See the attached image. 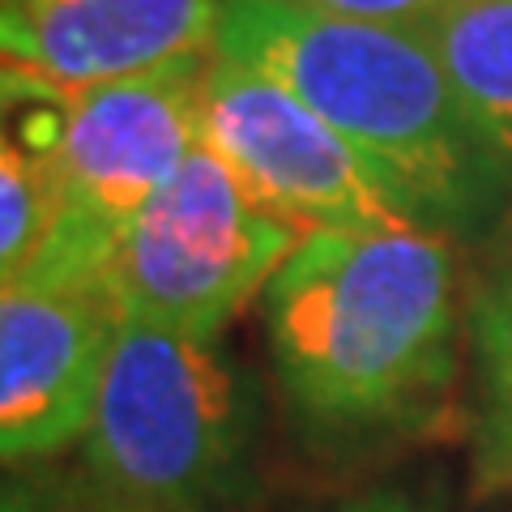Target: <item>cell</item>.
<instances>
[{
  "label": "cell",
  "mask_w": 512,
  "mask_h": 512,
  "mask_svg": "<svg viewBox=\"0 0 512 512\" xmlns=\"http://www.w3.org/2000/svg\"><path fill=\"white\" fill-rule=\"evenodd\" d=\"M419 35L487 137L512 154V0H461Z\"/></svg>",
  "instance_id": "cell-10"
},
{
  "label": "cell",
  "mask_w": 512,
  "mask_h": 512,
  "mask_svg": "<svg viewBox=\"0 0 512 512\" xmlns=\"http://www.w3.org/2000/svg\"><path fill=\"white\" fill-rule=\"evenodd\" d=\"M56 222V180L47 158L22 133L0 146V286L18 282Z\"/></svg>",
  "instance_id": "cell-11"
},
{
  "label": "cell",
  "mask_w": 512,
  "mask_h": 512,
  "mask_svg": "<svg viewBox=\"0 0 512 512\" xmlns=\"http://www.w3.org/2000/svg\"><path fill=\"white\" fill-rule=\"evenodd\" d=\"M77 448L120 512H244L261 487V384L222 338L124 320Z\"/></svg>",
  "instance_id": "cell-3"
},
{
  "label": "cell",
  "mask_w": 512,
  "mask_h": 512,
  "mask_svg": "<svg viewBox=\"0 0 512 512\" xmlns=\"http://www.w3.org/2000/svg\"><path fill=\"white\" fill-rule=\"evenodd\" d=\"M222 0H0L5 99L56 103L214 52Z\"/></svg>",
  "instance_id": "cell-8"
},
{
  "label": "cell",
  "mask_w": 512,
  "mask_h": 512,
  "mask_svg": "<svg viewBox=\"0 0 512 512\" xmlns=\"http://www.w3.org/2000/svg\"><path fill=\"white\" fill-rule=\"evenodd\" d=\"M291 5L333 13V18H355V22H380V26H410L419 30L436 22L461 0H291Z\"/></svg>",
  "instance_id": "cell-13"
},
{
  "label": "cell",
  "mask_w": 512,
  "mask_h": 512,
  "mask_svg": "<svg viewBox=\"0 0 512 512\" xmlns=\"http://www.w3.org/2000/svg\"><path fill=\"white\" fill-rule=\"evenodd\" d=\"M214 52L269 73L338 128L414 227L448 239L504 227L512 154L461 103L419 30L291 0H222Z\"/></svg>",
  "instance_id": "cell-2"
},
{
  "label": "cell",
  "mask_w": 512,
  "mask_h": 512,
  "mask_svg": "<svg viewBox=\"0 0 512 512\" xmlns=\"http://www.w3.org/2000/svg\"><path fill=\"white\" fill-rule=\"evenodd\" d=\"M466 342L474 367V483L478 491H512V218L495 231L466 299Z\"/></svg>",
  "instance_id": "cell-9"
},
{
  "label": "cell",
  "mask_w": 512,
  "mask_h": 512,
  "mask_svg": "<svg viewBox=\"0 0 512 512\" xmlns=\"http://www.w3.org/2000/svg\"><path fill=\"white\" fill-rule=\"evenodd\" d=\"M261 320L286 427L316 457L389 453L448 410L466 329L448 235H303L265 286Z\"/></svg>",
  "instance_id": "cell-1"
},
{
  "label": "cell",
  "mask_w": 512,
  "mask_h": 512,
  "mask_svg": "<svg viewBox=\"0 0 512 512\" xmlns=\"http://www.w3.org/2000/svg\"><path fill=\"white\" fill-rule=\"evenodd\" d=\"M210 56H184L43 103L47 133L26 141L52 167L56 222L39 256L9 286H99L124 227L201 146V82Z\"/></svg>",
  "instance_id": "cell-4"
},
{
  "label": "cell",
  "mask_w": 512,
  "mask_h": 512,
  "mask_svg": "<svg viewBox=\"0 0 512 512\" xmlns=\"http://www.w3.org/2000/svg\"><path fill=\"white\" fill-rule=\"evenodd\" d=\"M201 146L303 235L414 227L338 128L269 73L218 52L201 82Z\"/></svg>",
  "instance_id": "cell-6"
},
{
  "label": "cell",
  "mask_w": 512,
  "mask_h": 512,
  "mask_svg": "<svg viewBox=\"0 0 512 512\" xmlns=\"http://www.w3.org/2000/svg\"><path fill=\"white\" fill-rule=\"evenodd\" d=\"M120 325L99 286L0 295V457L9 470L82 444Z\"/></svg>",
  "instance_id": "cell-7"
},
{
  "label": "cell",
  "mask_w": 512,
  "mask_h": 512,
  "mask_svg": "<svg viewBox=\"0 0 512 512\" xmlns=\"http://www.w3.org/2000/svg\"><path fill=\"white\" fill-rule=\"evenodd\" d=\"M0 512H120L82 470L18 466L5 478Z\"/></svg>",
  "instance_id": "cell-12"
},
{
  "label": "cell",
  "mask_w": 512,
  "mask_h": 512,
  "mask_svg": "<svg viewBox=\"0 0 512 512\" xmlns=\"http://www.w3.org/2000/svg\"><path fill=\"white\" fill-rule=\"evenodd\" d=\"M299 239V227L265 210L210 146H197L124 227L99 291L120 320L222 338Z\"/></svg>",
  "instance_id": "cell-5"
},
{
  "label": "cell",
  "mask_w": 512,
  "mask_h": 512,
  "mask_svg": "<svg viewBox=\"0 0 512 512\" xmlns=\"http://www.w3.org/2000/svg\"><path fill=\"white\" fill-rule=\"evenodd\" d=\"M333 512H427V508H414L406 500H393V495H376V500H359V504H342Z\"/></svg>",
  "instance_id": "cell-14"
}]
</instances>
